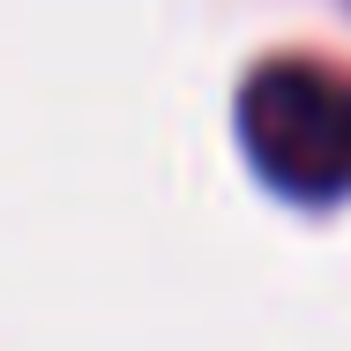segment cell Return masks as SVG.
I'll return each mask as SVG.
<instances>
[{
	"label": "cell",
	"instance_id": "1",
	"mask_svg": "<svg viewBox=\"0 0 351 351\" xmlns=\"http://www.w3.org/2000/svg\"><path fill=\"white\" fill-rule=\"evenodd\" d=\"M239 149L284 202L351 195V75L322 60H262L239 90Z\"/></svg>",
	"mask_w": 351,
	"mask_h": 351
}]
</instances>
